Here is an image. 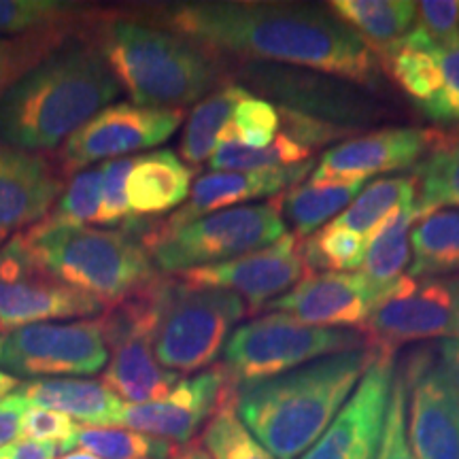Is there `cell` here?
I'll use <instances>...</instances> for the list:
<instances>
[{
	"label": "cell",
	"instance_id": "obj_1",
	"mask_svg": "<svg viewBox=\"0 0 459 459\" xmlns=\"http://www.w3.org/2000/svg\"><path fill=\"white\" fill-rule=\"evenodd\" d=\"M156 24L215 56L283 62L359 85L378 83L381 65L368 45L330 9L274 0H186L153 7Z\"/></svg>",
	"mask_w": 459,
	"mask_h": 459
},
{
	"label": "cell",
	"instance_id": "obj_2",
	"mask_svg": "<svg viewBox=\"0 0 459 459\" xmlns=\"http://www.w3.org/2000/svg\"><path fill=\"white\" fill-rule=\"evenodd\" d=\"M122 94L99 49L65 39L0 96V145L41 153L65 145Z\"/></svg>",
	"mask_w": 459,
	"mask_h": 459
},
{
	"label": "cell",
	"instance_id": "obj_3",
	"mask_svg": "<svg viewBox=\"0 0 459 459\" xmlns=\"http://www.w3.org/2000/svg\"><path fill=\"white\" fill-rule=\"evenodd\" d=\"M377 349L321 358L238 389L237 412L277 459H300L328 429L366 375Z\"/></svg>",
	"mask_w": 459,
	"mask_h": 459
},
{
	"label": "cell",
	"instance_id": "obj_4",
	"mask_svg": "<svg viewBox=\"0 0 459 459\" xmlns=\"http://www.w3.org/2000/svg\"><path fill=\"white\" fill-rule=\"evenodd\" d=\"M90 43L111 68L132 105L181 108L203 100L221 82L217 56L156 22L99 15L88 24Z\"/></svg>",
	"mask_w": 459,
	"mask_h": 459
},
{
	"label": "cell",
	"instance_id": "obj_5",
	"mask_svg": "<svg viewBox=\"0 0 459 459\" xmlns=\"http://www.w3.org/2000/svg\"><path fill=\"white\" fill-rule=\"evenodd\" d=\"M22 234L45 271L105 307L126 300L160 277L145 247L128 230L79 226Z\"/></svg>",
	"mask_w": 459,
	"mask_h": 459
},
{
	"label": "cell",
	"instance_id": "obj_6",
	"mask_svg": "<svg viewBox=\"0 0 459 459\" xmlns=\"http://www.w3.org/2000/svg\"><path fill=\"white\" fill-rule=\"evenodd\" d=\"M247 311L243 298L232 291L160 277L153 328L160 366L177 375L211 368Z\"/></svg>",
	"mask_w": 459,
	"mask_h": 459
},
{
	"label": "cell",
	"instance_id": "obj_7",
	"mask_svg": "<svg viewBox=\"0 0 459 459\" xmlns=\"http://www.w3.org/2000/svg\"><path fill=\"white\" fill-rule=\"evenodd\" d=\"M370 347L364 334L317 328L285 313H264L240 324L223 347V368L238 387L266 381L330 355Z\"/></svg>",
	"mask_w": 459,
	"mask_h": 459
},
{
	"label": "cell",
	"instance_id": "obj_8",
	"mask_svg": "<svg viewBox=\"0 0 459 459\" xmlns=\"http://www.w3.org/2000/svg\"><path fill=\"white\" fill-rule=\"evenodd\" d=\"M285 234L279 200L217 211L170 234H143L141 245L158 271L179 274L215 266L273 245Z\"/></svg>",
	"mask_w": 459,
	"mask_h": 459
},
{
	"label": "cell",
	"instance_id": "obj_9",
	"mask_svg": "<svg viewBox=\"0 0 459 459\" xmlns=\"http://www.w3.org/2000/svg\"><path fill=\"white\" fill-rule=\"evenodd\" d=\"M158 279L100 315L108 349L102 383L130 404L164 400L181 381L177 372L160 366L153 353Z\"/></svg>",
	"mask_w": 459,
	"mask_h": 459
},
{
	"label": "cell",
	"instance_id": "obj_10",
	"mask_svg": "<svg viewBox=\"0 0 459 459\" xmlns=\"http://www.w3.org/2000/svg\"><path fill=\"white\" fill-rule=\"evenodd\" d=\"M105 308L96 298L45 271L22 232L0 247V330L7 334L54 319H94Z\"/></svg>",
	"mask_w": 459,
	"mask_h": 459
},
{
	"label": "cell",
	"instance_id": "obj_11",
	"mask_svg": "<svg viewBox=\"0 0 459 459\" xmlns=\"http://www.w3.org/2000/svg\"><path fill=\"white\" fill-rule=\"evenodd\" d=\"M359 330L377 351H395L406 342L432 338H459V277L406 274Z\"/></svg>",
	"mask_w": 459,
	"mask_h": 459
},
{
	"label": "cell",
	"instance_id": "obj_12",
	"mask_svg": "<svg viewBox=\"0 0 459 459\" xmlns=\"http://www.w3.org/2000/svg\"><path fill=\"white\" fill-rule=\"evenodd\" d=\"M181 108L139 107L113 102L82 126L57 152L62 177L94 169L99 162L122 160L130 153L162 145L179 130Z\"/></svg>",
	"mask_w": 459,
	"mask_h": 459
},
{
	"label": "cell",
	"instance_id": "obj_13",
	"mask_svg": "<svg viewBox=\"0 0 459 459\" xmlns=\"http://www.w3.org/2000/svg\"><path fill=\"white\" fill-rule=\"evenodd\" d=\"M0 364L15 377L60 378L105 370L108 349L100 317L34 324L4 336Z\"/></svg>",
	"mask_w": 459,
	"mask_h": 459
},
{
	"label": "cell",
	"instance_id": "obj_14",
	"mask_svg": "<svg viewBox=\"0 0 459 459\" xmlns=\"http://www.w3.org/2000/svg\"><path fill=\"white\" fill-rule=\"evenodd\" d=\"M238 389L223 364L211 366L198 375L181 378L164 400L124 404L119 428L156 436L172 445H186L221 404L238 398Z\"/></svg>",
	"mask_w": 459,
	"mask_h": 459
},
{
	"label": "cell",
	"instance_id": "obj_15",
	"mask_svg": "<svg viewBox=\"0 0 459 459\" xmlns=\"http://www.w3.org/2000/svg\"><path fill=\"white\" fill-rule=\"evenodd\" d=\"M392 287L375 283L364 273H308L264 311L285 313L317 328H361Z\"/></svg>",
	"mask_w": 459,
	"mask_h": 459
},
{
	"label": "cell",
	"instance_id": "obj_16",
	"mask_svg": "<svg viewBox=\"0 0 459 459\" xmlns=\"http://www.w3.org/2000/svg\"><path fill=\"white\" fill-rule=\"evenodd\" d=\"M302 257V240L294 232H285L273 245L251 251L215 266L192 268L177 277L198 287L232 291L249 302V311H257L290 291L307 277Z\"/></svg>",
	"mask_w": 459,
	"mask_h": 459
},
{
	"label": "cell",
	"instance_id": "obj_17",
	"mask_svg": "<svg viewBox=\"0 0 459 459\" xmlns=\"http://www.w3.org/2000/svg\"><path fill=\"white\" fill-rule=\"evenodd\" d=\"M394 377V351H377L351 398L300 459H377Z\"/></svg>",
	"mask_w": 459,
	"mask_h": 459
},
{
	"label": "cell",
	"instance_id": "obj_18",
	"mask_svg": "<svg viewBox=\"0 0 459 459\" xmlns=\"http://www.w3.org/2000/svg\"><path fill=\"white\" fill-rule=\"evenodd\" d=\"M409 389V443L415 459H459V394L429 353L402 370Z\"/></svg>",
	"mask_w": 459,
	"mask_h": 459
},
{
	"label": "cell",
	"instance_id": "obj_19",
	"mask_svg": "<svg viewBox=\"0 0 459 459\" xmlns=\"http://www.w3.org/2000/svg\"><path fill=\"white\" fill-rule=\"evenodd\" d=\"M440 145V134L423 128H383L342 141L319 158L308 181H368L372 175L406 170Z\"/></svg>",
	"mask_w": 459,
	"mask_h": 459
},
{
	"label": "cell",
	"instance_id": "obj_20",
	"mask_svg": "<svg viewBox=\"0 0 459 459\" xmlns=\"http://www.w3.org/2000/svg\"><path fill=\"white\" fill-rule=\"evenodd\" d=\"M315 169L313 160L307 162L281 166V169L254 170V172H209L198 177L192 186L186 204L175 213L158 223H149L143 234H170L187 223L200 220L217 211L245 206V203L257 198H277L287 189L300 186L307 175Z\"/></svg>",
	"mask_w": 459,
	"mask_h": 459
},
{
	"label": "cell",
	"instance_id": "obj_21",
	"mask_svg": "<svg viewBox=\"0 0 459 459\" xmlns=\"http://www.w3.org/2000/svg\"><path fill=\"white\" fill-rule=\"evenodd\" d=\"M65 187L43 153L0 145V243L45 220Z\"/></svg>",
	"mask_w": 459,
	"mask_h": 459
},
{
	"label": "cell",
	"instance_id": "obj_22",
	"mask_svg": "<svg viewBox=\"0 0 459 459\" xmlns=\"http://www.w3.org/2000/svg\"><path fill=\"white\" fill-rule=\"evenodd\" d=\"M30 406L79 419L90 428H119L124 402L102 381L91 378H30L17 387Z\"/></svg>",
	"mask_w": 459,
	"mask_h": 459
},
{
	"label": "cell",
	"instance_id": "obj_23",
	"mask_svg": "<svg viewBox=\"0 0 459 459\" xmlns=\"http://www.w3.org/2000/svg\"><path fill=\"white\" fill-rule=\"evenodd\" d=\"M192 179L194 169L172 149H158L145 156H136L134 169L126 183L132 220L164 215L172 209H179L192 192Z\"/></svg>",
	"mask_w": 459,
	"mask_h": 459
},
{
	"label": "cell",
	"instance_id": "obj_24",
	"mask_svg": "<svg viewBox=\"0 0 459 459\" xmlns=\"http://www.w3.org/2000/svg\"><path fill=\"white\" fill-rule=\"evenodd\" d=\"M440 54H443V49L421 28L415 26L404 39H400L398 43L383 51L377 60L378 65L387 68L394 82L423 111L438 96L440 85H443Z\"/></svg>",
	"mask_w": 459,
	"mask_h": 459
},
{
	"label": "cell",
	"instance_id": "obj_25",
	"mask_svg": "<svg viewBox=\"0 0 459 459\" xmlns=\"http://www.w3.org/2000/svg\"><path fill=\"white\" fill-rule=\"evenodd\" d=\"M330 11L377 57L404 39L417 22V3L411 0H334Z\"/></svg>",
	"mask_w": 459,
	"mask_h": 459
},
{
	"label": "cell",
	"instance_id": "obj_26",
	"mask_svg": "<svg viewBox=\"0 0 459 459\" xmlns=\"http://www.w3.org/2000/svg\"><path fill=\"white\" fill-rule=\"evenodd\" d=\"M364 187L366 181H304L277 196L281 215H283V221L294 228L296 237L304 240L334 221Z\"/></svg>",
	"mask_w": 459,
	"mask_h": 459
},
{
	"label": "cell",
	"instance_id": "obj_27",
	"mask_svg": "<svg viewBox=\"0 0 459 459\" xmlns=\"http://www.w3.org/2000/svg\"><path fill=\"white\" fill-rule=\"evenodd\" d=\"M417 186L415 177H385L372 181L328 226L370 240L402 209L417 203Z\"/></svg>",
	"mask_w": 459,
	"mask_h": 459
},
{
	"label": "cell",
	"instance_id": "obj_28",
	"mask_svg": "<svg viewBox=\"0 0 459 459\" xmlns=\"http://www.w3.org/2000/svg\"><path fill=\"white\" fill-rule=\"evenodd\" d=\"M411 279H436L459 273V211L436 209L411 230Z\"/></svg>",
	"mask_w": 459,
	"mask_h": 459
},
{
	"label": "cell",
	"instance_id": "obj_29",
	"mask_svg": "<svg viewBox=\"0 0 459 459\" xmlns=\"http://www.w3.org/2000/svg\"><path fill=\"white\" fill-rule=\"evenodd\" d=\"M247 96H249V91L240 88V85H226V88L215 90L213 94L204 96L194 107L181 136L179 152L183 162L198 166L213 156L223 130H226L230 119H232L234 108Z\"/></svg>",
	"mask_w": 459,
	"mask_h": 459
},
{
	"label": "cell",
	"instance_id": "obj_30",
	"mask_svg": "<svg viewBox=\"0 0 459 459\" xmlns=\"http://www.w3.org/2000/svg\"><path fill=\"white\" fill-rule=\"evenodd\" d=\"M419 217H421L419 203L406 206L368 240V251L361 264V273L366 277L385 287H392L406 277L404 271L411 260L409 237Z\"/></svg>",
	"mask_w": 459,
	"mask_h": 459
},
{
	"label": "cell",
	"instance_id": "obj_31",
	"mask_svg": "<svg viewBox=\"0 0 459 459\" xmlns=\"http://www.w3.org/2000/svg\"><path fill=\"white\" fill-rule=\"evenodd\" d=\"M88 13L62 0H0V37H34L71 30Z\"/></svg>",
	"mask_w": 459,
	"mask_h": 459
},
{
	"label": "cell",
	"instance_id": "obj_32",
	"mask_svg": "<svg viewBox=\"0 0 459 459\" xmlns=\"http://www.w3.org/2000/svg\"><path fill=\"white\" fill-rule=\"evenodd\" d=\"M313 149L304 147L302 143L291 139L285 132H279L273 145L264 149H254L240 145L238 141L221 136L217 143L213 156L209 158V166L213 172H254L281 169V166L300 164L311 160Z\"/></svg>",
	"mask_w": 459,
	"mask_h": 459
},
{
	"label": "cell",
	"instance_id": "obj_33",
	"mask_svg": "<svg viewBox=\"0 0 459 459\" xmlns=\"http://www.w3.org/2000/svg\"><path fill=\"white\" fill-rule=\"evenodd\" d=\"M100 186V166L73 175L71 183L65 187L57 203L51 206L45 220L28 228V234H45L60 228H79L88 226V223H99Z\"/></svg>",
	"mask_w": 459,
	"mask_h": 459
},
{
	"label": "cell",
	"instance_id": "obj_34",
	"mask_svg": "<svg viewBox=\"0 0 459 459\" xmlns=\"http://www.w3.org/2000/svg\"><path fill=\"white\" fill-rule=\"evenodd\" d=\"M88 451L99 459H169L175 445L156 436L122 428L79 426L74 449Z\"/></svg>",
	"mask_w": 459,
	"mask_h": 459
},
{
	"label": "cell",
	"instance_id": "obj_35",
	"mask_svg": "<svg viewBox=\"0 0 459 459\" xmlns=\"http://www.w3.org/2000/svg\"><path fill=\"white\" fill-rule=\"evenodd\" d=\"M368 240L358 234L325 226L302 240V257L308 273H355L364 264Z\"/></svg>",
	"mask_w": 459,
	"mask_h": 459
},
{
	"label": "cell",
	"instance_id": "obj_36",
	"mask_svg": "<svg viewBox=\"0 0 459 459\" xmlns=\"http://www.w3.org/2000/svg\"><path fill=\"white\" fill-rule=\"evenodd\" d=\"M417 177L421 183V215L445 206H459V141H440L428 160L419 164Z\"/></svg>",
	"mask_w": 459,
	"mask_h": 459
},
{
	"label": "cell",
	"instance_id": "obj_37",
	"mask_svg": "<svg viewBox=\"0 0 459 459\" xmlns=\"http://www.w3.org/2000/svg\"><path fill=\"white\" fill-rule=\"evenodd\" d=\"M203 445L211 459H277L240 421L237 400L221 404L206 421Z\"/></svg>",
	"mask_w": 459,
	"mask_h": 459
},
{
	"label": "cell",
	"instance_id": "obj_38",
	"mask_svg": "<svg viewBox=\"0 0 459 459\" xmlns=\"http://www.w3.org/2000/svg\"><path fill=\"white\" fill-rule=\"evenodd\" d=\"M281 128V115L279 108L271 105L268 100L255 99V96H247L234 108L232 119L226 126L221 136L238 141L240 145L264 149L273 145L277 139Z\"/></svg>",
	"mask_w": 459,
	"mask_h": 459
},
{
	"label": "cell",
	"instance_id": "obj_39",
	"mask_svg": "<svg viewBox=\"0 0 459 459\" xmlns=\"http://www.w3.org/2000/svg\"><path fill=\"white\" fill-rule=\"evenodd\" d=\"M136 158H122L111 160L100 166L102 170V186H100V213L99 223L102 226H119L124 223L132 232L139 221L132 220L128 209V196H126V183L132 169H134Z\"/></svg>",
	"mask_w": 459,
	"mask_h": 459
},
{
	"label": "cell",
	"instance_id": "obj_40",
	"mask_svg": "<svg viewBox=\"0 0 459 459\" xmlns=\"http://www.w3.org/2000/svg\"><path fill=\"white\" fill-rule=\"evenodd\" d=\"M65 39H68V30L22 37L20 41L0 39V96L26 68H30L39 57H43Z\"/></svg>",
	"mask_w": 459,
	"mask_h": 459
},
{
	"label": "cell",
	"instance_id": "obj_41",
	"mask_svg": "<svg viewBox=\"0 0 459 459\" xmlns=\"http://www.w3.org/2000/svg\"><path fill=\"white\" fill-rule=\"evenodd\" d=\"M406 406H409V389H406L404 375L400 372L394 377L377 459H415L409 443V428H406Z\"/></svg>",
	"mask_w": 459,
	"mask_h": 459
},
{
	"label": "cell",
	"instance_id": "obj_42",
	"mask_svg": "<svg viewBox=\"0 0 459 459\" xmlns=\"http://www.w3.org/2000/svg\"><path fill=\"white\" fill-rule=\"evenodd\" d=\"M77 432L79 426L71 417L41 406H30L22 419V438L51 443L57 446V453H71L74 449Z\"/></svg>",
	"mask_w": 459,
	"mask_h": 459
},
{
	"label": "cell",
	"instance_id": "obj_43",
	"mask_svg": "<svg viewBox=\"0 0 459 459\" xmlns=\"http://www.w3.org/2000/svg\"><path fill=\"white\" fill-rule=\"evenodd\" d=\"M419 28L440 49L455 48L459 43V3L457 0H423L417 3Z\"/></svg>",
	"mask_w": 459,
	"mask_h": 459
},
{
	"label": "cell",
	"instance_id": "obj_44",
	"mask_svg": "<svg viewBox=\"0 0 459 459\" xmlns=\"http://www.w3.org/2000/svg\"><path fill=\"white\" fill-rule=\"evenodd\" d=\"M443 85L438 96L423 108L429 119L438 124L459 126V43L440 54Z\"/></svg>",
	"mask_w": 459,
	"mask_h": 459
},
{
	"label": "cell",
	"instance_id": "obj_45",
	"mask_svg": "<svg viewBox=\"0 0 459 459\" xmlns=\"http://www.w3.org/2000/svg\"><path fill=\"white\" fill-rule=\"evenodd\" d=\"M28 409H30V404L17 392L0 400V449L17 440L22 432V419H24Z\"/></svg>",
	"mask_w": 459,
	"mask_h": 459
},
{
	"label": "cell",
	"instance_id": "obj_46",
	"mask_svg": "<svg viewBox=\"0 0 459 459\" xmlns=\"http://www.w3.org/2000/svg\"><path fill=\"white\" fill-rule=\"evenodd\" d=\"M0 451H3V459H56L57 446L51 443L22 438L20 436V438Z\"/></svg>",
	"mask_w": 459,
	"mask_h": 459
},
{
	"label": "cell",
	"instance_id": "obj_47",
	"mask_svg": "<svg viewBox=\"0 0 459 459\" xmlns=\"http://www.w3.org/2000/svg\"><path fill=\"white\" fill-rule=\"evenodd\" d=\"M440 368L445 370L446 378L459 394V338H451L440 344Z\"/></svg>",
	"mask_w": 459,
	"mask_h": 459
},
{
	"label": "cell",
	"instance_id": "obj_48",
	"mask_svg": "<svg viewBox=\"0 0 459 459\" xmlns=\"http://www.w3.org/2000/svg\"><path fill=\"white\" fill-rule=\"evenodd\" d=\"M169 459H211V455L209 451L204 449L203 440L194 438L186 445H175V449H172Z\"/></svg>",
	"mask_w": 459,
	"mask_h": 459
},
{
	"label": "cell",
	"instance_id": "obj_49",
	"mask_svg": "<svg viewBox=\"0 0 459 459\" xmlns=\"http://www.w3.org/2000/svg\"><path fill=\"white\" fill-rule=\"evenodd\" d=\"M20 385H22V381L15 375L0 370V400H4L11 394H15Z\"/></svg>",
	"mask_w": 459,
	"mask_h": 459
},
{
	"label": "cell",
	"instance_id": "obj_50",
	"mask_svg": "<svg viewBox=\"0 0 459 459\" xmlns=\"http://www.w3.org/2000/svg\"><path fill=\"white\" fill-rule=\"evenodd\" d=\"M60 459H99V457L91 455V453H88V451H71V453H66V455L60 457Z\"/></svg>",
	"mask_w": 459,
	"mask_h": 459
},
{
	"label": "cell",
	"instance_id": "obj_51",
	"mask_svg": "<svg viewBox=\"0 0 459 459\" xmlns=\"http://www.w3.org/2000/svg\"><path fill=\"white\" fill-rule=\"evenodd\" d=\"M4 336L7 334H3V330H0V361H3V351H4Z\"/></svg>",
	"mask_w": 459,
	"mask_h": 459
},
{
	"label": "cell",
	"instance_id": "obj_52",
	"mask_svg": "<svg viewBox=\"0 0 459 459\" xmlns=\"http://www.w3.org/2000/svg\"><path fill=\"white\" fill-rule=\"evenodd\" d=\"M0 459H3V451H0Z\"/></svg>",
	"mask_w": 459,
	"mask_h": 459
}]
</instances>
